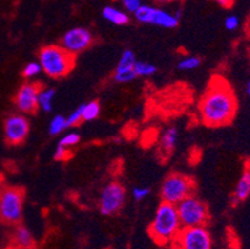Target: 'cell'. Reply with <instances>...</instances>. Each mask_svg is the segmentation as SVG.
I'll return each instance as SVG.
<instances>
[{"label":"cell","mask_w":250,"mask_h":249,"mask_svg":"<svg viewBox=\"0 0 250 249\" xmlns=\"http://www.w3.org/2000/svg\"><path fill=\"white\" fill-rule=\"evenodd\" d=\"M240 25V20L239 18L236 17V15H229V17L226 18L224 20V26L228 31H234L236 30Z\"/></svg>","instance_id":"cell-26"},{"label":"cell","mask_w":250,"mask_h":249,"mask_svg":"<svg viewBox=\"0 0 250 249\" xmlns=\"http://www.w3.org/2000/svg\"><path fill=\"white\" fill-rule=\"evenodd\" d=\"M176 205L161 202L148 227L151 238L160 246L172 244L182 229Z\"/></svg>","instance_id":"cell-2"},{"label":"cell","mask_w":250,"mask_h":249,"mask_svg":"<svg viewBox=\"0 0 250 249\" xmlns=\"http://www.w3.org/2000/svg\"><path fill=\"white\" fill-rule=\"evenodd\" d=\"M202 64V59L197 55H190V56H184L183 59L178 61V68L182 71H190L194 68H199Z\"/></svg>","instance_id":"cell-22"},{"label":"cell","mask_w":250,"mask_h":249,"mask_svg":"<svg viewBox=\"0 0 250 249\" xmlns=\"http://www.w3.org/2000/svg\"><path fill=\"white\" fill-rule=\"evenodd\" d=\"M56 91L54 88H42L39 92V109L44 113H51L54 107V99H55Z\"/></svg>","instance_id":"cell-18"},{"label":"cell","mask_w":250,"mask_h":249,"mask_svg":"<svg viewBox=\"0 0 250 249\" xmlns=\"http://www.w3.org/2000/svg\"><path fill=\"white\" fill-rule=\"evenodd\" d=\"M247 93H248V96L250 97V81L248 82V85H247Z\"/></svg>","instance_id":"cell-32"},{"label":"cell","mask_w":250,"mask_h":249,"mask_svg":"<svg viewBox=\"0 0 250 249\" xmlns=\"http://www.w3.org/2000/svg\"><path fill=\"white\" fill-rule=\"evenodd\" d=\"M149 192L151 191H149V188H147V187L138 186L132 189V196L136 201H143L146 197H148Z\"/></svg>","instance_id":"cell-28"},{"label":"cell","mask_w":250,"mask_h":249,"mask_svg":"<svg viewBox=\"0 0 250 249\" xmlns=\"http://www.w3.org/2000/svg\"><path fill=\"white\" fill-rule=\"evenodd\" d=\"M67 120V126L69 127H75L77 126L79 123L83 122V105L75 109L74 111L70 113V115L66 117Z\"/></svg>","instance_id":"cell-25"},{"label":"cell","mask_w":250,"mask_h":249,"mask_svg":"<svg viewBox=\"0 0 250 249\" xmlns=\"http://www.w3.org/2000/svg\"><path fill=\"white\" fill-rule=\"evenodd\" d=\"M135 18L138 23L157 25V26L165 27V29H174V27L178 26L179 23V20L173 14L162 10L160 8L143 5V4L135 13Z\"/></svg>","instance_id":"cell-10"},{"label":"cell","mask_w":250,"mask_h":249,"mask_svg":"<svg viewBox=\"0 0 250 249\" xmlns=\"http://www.w3.org/2000/svg\"><path fill=\"white\" fill-rule=\"evenodd\" d=\"M79 142H80V135L77 134V132H67L66 135H63L61 137L60 141H59V145L71 148L76 146Z\"/></svg>","instance_id":"cell-24"},{"label":"cell","mask_w":250,"mask_h":249,"mask_svg":"<svg viewBox=\"0 0 250 249\" xmlns=\"http://www.w3.org/2000/svg\"><path fill=\"white\" fill-rule=\"evenodd\" d=\"M30 132V121L24 113H11L4 122L5 141L11 146L21 145Z\"/></svg>","instance_id":"cell-9"},{"label":"cell","mask_w":250,"mask_h":249,"mask_svg":"<svg viewBox=\"0 0 250 249\" xmlns=\"http://www.w3.org/2000/svg\"><path fill=\"white\" fill-rule=\"evenodd\" d=\"M25 193L14 186L0 187V219L6 225H19L24 214Z\"/></svg>","instance_id":"cell-4"},{"label":"cell","mask_w":250,"mask_h":249,"mask_svg":"<svg viewBox=\"0 0 250 249\" xmlns=\"http://www.w3.org/2000/svg\"><path fill=\"white\" fill-rule=\"evenodd\" d=\"M250 196V166L244 167L242 176H240L239 181L236 183L235 188L233 192V203L243 202Z\"/></svg>","instance_id":"cell-15"},{"label":"cell","mask_w":250,"mask_h":249,"mask_svg":"<svg viewBox=\"0 0 250 249\" xmlns=\"http://www.w3.org/2000/svg\"><path fill=\"white\" fill-rule=\"evenodd\" d=\"M249 27H250V18H249Z\"/></svg>","instance_id":"cell-33"},{"label":"cell","mask_w":250,"mask_h":249,"mask_svg":"<svg viewBox=\"0 0 250 249\" xmlns=\"http://www.w3.org/2000/svg\"><path fill=\"white\" fill-rule=\"evenodd\" d=\"M94 43V35L86 27H72L63 34L61 39V46L70 52L71 55L81 54L92 45Z\"/></svg>","instance_id":"cell-11"},{"label":"cell","mask_w":250,"mask_h":249,"mask_svg":"<svg viewBox=\"0 0 250 249\" xmlns=\"http://www.w3.org/2000/svg\"><path fill=\"white\" fill-rule=\"evenodd\" d=\"M173 249H213V238L206 226L182 228L172 242Z\"/></svg>","instance_id":"cell-7"},{"label":"cell","mask_w":250,"mask_h":249,"mask_svg":"<svg viewBox=\"0 0 250 249\" xmlns=\"http://www.w3.org/2000/svg\"><path fill=\"white\" fill-rule=\"evenodd\" d=\"M136 55L132 50H125L122 52L121 58L118 60L117 66L115 68L113 79L118 84H127L136 79L135 65H136Z\"/></svg>","instance_id":"cell-13"},{"label":"cell","mask_w":250,"mask_h":249,"mask_svg":"<svg viewBox=\"0 0 250 249\" xmlns=\"http://www.w3.org/2000/svg\"><path fill=\"white\" fill-rule=\"evenodd\" d=\"M195 191V182L190 176L181 172L169 173L161 184V198L162 202L178 204Z\"/></svg>","instance_id":"cell-5"},{"label":"cell","mask_w":250,"mask_h":249,"mask_svg":"<svg viewBox=\"0 0 250 249\" xmlns=\"http://www.w3.org/2000/svg\"><path fill=\"white\" fill-rule=\"evenodd\" d=\"M238 110L235 93L229 82L222 76H214L199 101V116L209 127L227 126L234 120Z\"/></svg>","instance_id":"cell-1"},{"label":"cell","mask_w":250,"mask_h":249,"mask_svg":"<svg viewBox=\"0 0 250 249\" xmlns=\"http://www.w3.org/2000/svg\"><path fill=\"white\" fill-rule=\"evenodd\" d=\"M101 113V106L99 101H88L83 104V121L96 120Z\"/></svg>","instance_id":"cell-19"},{"label":"cell","mask_w":250,"mask_h":249,"mask_svg":"<svg viewBox=\"0 0 250 249\" xmlns=\"http://www.w3.org/2000/svg\"><path fill=\"white\" fill-rule=\"evenodd\" d=\"M13 244L18 249H34L35 248V238L28 227L17 225L14 232H13Z\"/></svg>","instance_id":"cell-14"},{"label":"cell","mask_w":250,"mask_h":249,"mask_svg":"<svg viewBox=\"0 0 250 249\" xmlns=\"http://www.w3.org/2000/svg\"><path fill=\"white\" fill-rule=\"evenodd\" d=\"M177 141H178V130L176 127L170 126L163 131V134L160 137V152L165 157H168L172 155L177 146Z\"/></svg>","instance_id":"cell-16"},{"label":"cell","mask_w":250,"mask_h":249,"mask_svg":"<svg viewBox=\"0 0 250 249\" xmlns=\"http://www.w3.org/2000/svg\"><path fill=\"white\" fill-rule=\"evenodd\" d=\"M182 227L206 226L209 219V211L206 203L193 193L176 204Z\"/></svg>","instance_id":"cell-6"},{"label":"cell","mask_w":250,"mask_h":249,"mask_svg":"<svg viewBox=\"0 0 250 249\" xmlns=\"http://www.w3.org/2000/svg\"><path fill=\"white\" fill-rule=\"evenodd\" d=\"M39 63L42 72L51 79H61L72 71L76 56L67 52L61 45H46L39 51Z\"/></svg>","instance_id":"cell-3"},{"label":"cell","mask_w":250,"mask_h":249,"mask_svg":"<svg viewBox=\"0 0 250 249\" xmlns=\"http://www.w3.org/2000/svg\"><path fill=\"white\" fill-rule=\"evenodd\" d=\"M157 72V66L148 61H136L135 74L137 77H151Z\"/></svg>","instance_id":"cell-21"},{"label":"cell","mask_w":250,"mask_h":249,"mask_svg":"<svg viewBox=\"0 0 250 249\" xmlns=\"http://www.w3.org/2000/svg\"><path fill=\"white\" fill-rule=\"evenodd\" d=\"M121 3L128 13L135 14L142 5V0H121Z\"/></svg>","instance_id":"cell-27"},{"label":"cell","mask_w":250,"mask_h":249,"mask_svg":"<svg viewBox=\"0 0 250 249\" xmlns=\"http://www.w3.org/2000/svg\"><path fill=\"white\" fill-rule=\"evenodd\" d=\"M42 86L38 82L28 81L22 84L15 95V106L20 113L31 115L39 110V92Z\"/></svg>","instance_id":"cell-12"},{"label":"cell","mask_w":250,"mask_h":249,"mask_svg":"<svg viewBox=\"0 0 250 249\" xmlns=\"http://www.w3.org/2000/svg\"><path fill=\"white\" fill-rule=\"evenodd\" d=\"M213 1H215L222 8H230L234 3V0H213Z\"/></svg>","instance_id":"cell-30"},{"label":"cell","mask_w":250,"mask_h":249,"mask_svg":"<svg viewBox=\"0 0 250 249\" xmlns=\"http://www.w3.org/2000/svg\"><path fill=\"white\" fill-rule=\"evenodd\" d=\"M40 72H42V68L39 61H30L22 68V76L25 79H33V77L38 76Z\"/></svg>","instance_id":"cell-23"},{"label":"cell","mask_w":250,"mask_h":249,"mask_svg":"<svg viewBox=\"0 0 250 249\" xmlns=\"http://www.w3.org/2000/svg\"><path fill=\"white\" fill-rule=\"evenodd\" d=\"M154 1L158 4H168V3H172L173 0H154Z\"/></svg>","instance_id":"cell-31"},{"label":"cell","mask_w":250,"mask_h":249,"mask_svg":"<svg viewBox=\"0 0 250 249\" xmlns=\"http://www.w3.org/2000/svg\"><path fill=\"white\" fill-rule=\"evenodd\" d=\"M69 155L70 148L65 147V146L58 145V147H56L55 150V154H54V157H55V159H58V161H63V159H66L67 157H69Z\"/></svg>","instance_id":"cell-29"},{"label":"cell","mask_w":250,"mask_h":249,"mask_svg":"<svg viewBox=\"0 0 250 249\" xmlns=\"http://www.w3.org/2000/svg\"><path fill=\"white\" fill-rule=\"evenodd\" d=\"M67 120L63 115H55L49 123V134L51 136H58L67 129Z\"/></svg>","instance_id":"cell-20"},{"label":"cell","mask_w":250,"mask_h":249,"mask_svg":"<svg viewBox=\"0 0 250 249\" xmlns=\"http://www.w3.org/2000/svg\"><path fill=\"white\" fill-rule=\"evenodd\" d=\"M102 17H104V20H107L108 23L113 25H118V26L128 24L129 22L128 14L125 13L121 9L115 8V6H106V8H104Z\"/></svg>","instance_id":"cell-17"},{"label":"cell","mask_w":250,"mask_h":249,"mask_svg":"<svg viewBox=\"0 0 250 249\" xmlns=\"http://www.w3.org/2000/svg\"><path fill=\"white\" fill-rule=\"evenodd\" d=\"M126 203V189L120 182L111 181L102 188L99 197V211L102 216L120 213Z\"/></svg>","instance_id":"cell-8"}]
</instances>
